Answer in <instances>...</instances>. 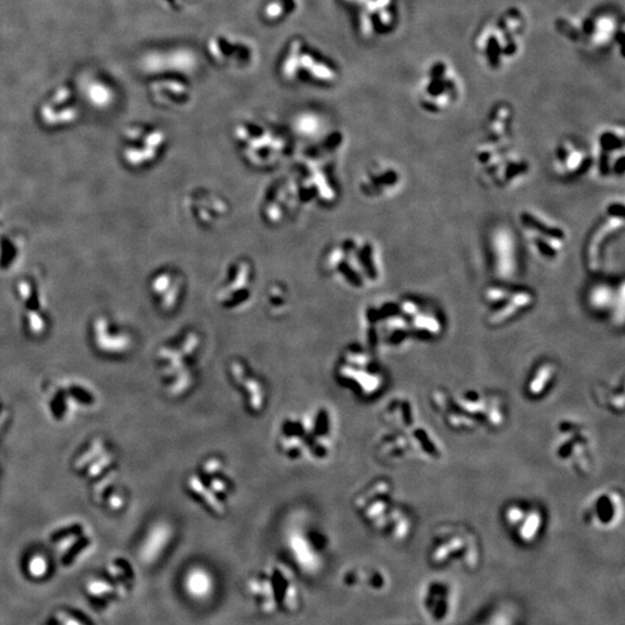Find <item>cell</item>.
I'll list each match as a JSON object with an SVG mask.
<instances>
[{
	"label": "cell",
	"instance_id": "cell-1",
	"mask_svg": "<svg viewBox=\"0 0 625 625\" xmlns=\"http://www.w3.org/2000/svg\"><path fill=\"white\" fill-rule=\"evenodd\" d=\"M341 421L335 406L325 402L288 412L277 421L273 443L285 461L310 467L328 464L337 453Z\"/></svg>",
	"mask_w": 625,
	"mask_h": 625
},
{
	"label": "cell",
	"instance_id": "cell-2",
	"mask_svg": "<svg viewBox=\"0 0 625 625\" xmlns=\"http://www.w3.org/2000/svg\"><path fill=\"white\" fill-rule=\"evenodd\" d=\"M430 403L446 427L458 434L498 430L508 421L504 399L480 388H436L431 393Z\"/></svg>",
	"mask_w": 625,
	"mask_h": 625
},
{
	"label": "cell",
	"instance_id": "cell-3",
	"mask_svg": "<svg viewBox=\"0 0 625 625\" xmlns=\"http://www.w3.org/2000/svg\"><path fill=\"white\" fill-rule=\"evenodd\" d=\"M204 336L186 327L168 338L155 352V366L162 389L172 399H184L196 389L201 375Z\"/></svg>",
	"mask_w": 625,
	"mask_h": 625
},
{
	"label": "cell",
	"instance_id": "cell-4",
	"mask_svg": "<svg viewBox=\"0 0 625 625\" xmlns=\"http://www.w3.org/2000/svg\"><path fill=\"white\" fill-rule=\"evenodd\" d=\"M321 266L332 282L352 291L371 288L382 275L375 242L362 236H347L332 242L323 253Z\"/></svg>",
	"mask_w": 625,
	"mask_h": 625
},
{
	"label": "cell",
	"instance_id": "cell-5",
	"mask_svg": "<svg viewBox=\"0 0 625 625\" xmlns=\"http://www.w3.org/2000/svg\"><path fill=\"white\" fill-rule=\"evenodd\" d=\"M352 506L360 520L390 539L402 541L411 532L414 518L388 478H375L362 486L353 497Z\"/></svg>",
	"mask_w": 625,
	"mask_h": 625
},
{
	"label": "cell",
	"instance_id": "cell-6",
	"mask_svg": "<svg viewBox=\"0 0 625 625\" xmlns=\"http://www.w3.org/2000/svg\"><path fill=\"white\" fill-rule=\"evenodd\" d=\"M187 495L214 518L226 517L236 499L238 483L221 455L209 454L190 469L184 480Z\"/></svg>",
	"mask_w": 625,
	"mask_h": 625
},
{
	"label": "cell",
	"instance_id": "cell-7",
	"mask_svg": "<svg viewBox=\"0 0 625 625\" xmlns=\"http://www.w3.org/2000/svg\"><path fill=\"white\" fill-rule=\"evenodd\" d=\"M336 384L362 401H371L387 387V373L374 351L362 345L350 344L340 352L334 364Z\"/></svg>",
	"mask_w": 625,
	"mask_h": 625
},
{
	"label": "cell",
	"instance_id": "cell-8",
	"mask_svg": "<svg viewBox=\"0 0 625 625\" xmlns=\"http://www.w3.org/2000/svg\"><path fill=\"white\" fill-rule=\"evenodd\" d=\"M233 142L246 164L255 169H273L291 153L284 131L262 120H242L232 129Z\"/></svg>",
	"mask_w": 625,
	"mask_h": 625
},
{
	"label": "cell",
	"instance_id": "cell-9",
	"mask_svg": "<svg viewBox=\"0 0 625 625\" xmlns=\"http://www.w3.org/2000/svg\"><path fill=\"white\" fill-rule=\"evenodd\" d=\"M374 453L386 464L406 461L438 462L443 456V443L436 434L418 423L404 430L396 427H381L374 438Z\"/></svg>",
	"mask_w": 625,
	"mask_h": 625
},
{
	"label": "cell",
	"instance_id": "cell-10",
	"mask_svg": "<svg viewBox=\"0 0 625 625\" xmlns=\"http://www.w3.org/2000/svg\"><path fill=\"white\" fill-rule=\"evenodd\" d=\"M551 455L569 473L586 478L597 467V443L591 429L574 417L560 418L551 436Z\"/></svg>",
	"mask_w": 625,
	"mask_h": 625
},
{
	"label": "cell",
	"instance_id": "cell-11",
	"mask_svg": "<svg viewBox=\"0 0 625 625\" xmlns=\"http://www.w3.org/2000/svg\"><path fill=\"white\" fill-rule=\"evenodd\" d=\"M278 73L288 84L319 87L334 86L341 77L336 64L301 36L288 41L279 61Z\"/></svg>",
	"mask_w": 625,
	"mask_h": 625
},
{
	"label": "cell",
	"instance_id": "cell-12",
	"mask_svg": "<svg viewBox=\"0 0 625 625\" xmlns=\"http://www.w3.org/2000/svg\"><path fill=\"white\" fill-rule=\"evenodd\" d=\"M169 145L164 127L146 122H133L123 127L118 140V158L124 167L147 171L158 164Z\"/></svg>",
	"mask_w": 625,
	"mask_h": 625
},
{
	"label": "cell",
	"instance_id": "cell-13",
	"mask_svg": "<svg viewBox=\"0 0 625 625\" xmlns=\"http://www.w3.org/2000/svg\"><path fill=\"white\" fill-rule=\"evenodd\" d=\"M12 294L25 332L34 338L43 337L51 323L49 301L43 275L29 270L13 282Z\"/></svg>",
	"mask_w": 625,
	"mask_h": 625
},
{
	"label": "cell",
	"instance_id": "cell-14",
	"mask_svg": "<svg viewBox=\"0 0 625 625\" xmlns=\"http://www.w3.org/2000/svg\"><path fill=\"white\" fill-rule=\"evenodd\" d=\"M256 290L254 262L246 256L229 261L220 275L214 291L218 307L229 314L245 312L251 307Z\"/></svg>",
	"mask_w": 625,
	"mask_h": 625
},
{
	"label": "cell",
	"instance_id": "cell-15",
	"mask_svg": "<svg viewBox=\"0 0 625 625\" xmlns=\"http://www.w3.org/2000/svg\"><path fill=\"white\" fill-rule=\"evenodd\" d=\"M204 51L212 64L229 71H251L260 61V50L255 41L232 31L211 34L205 41Z\"/></svg>",
	"mask_w": 625,
	"mask_h": 625
},
{
	"label": "cell",
	"instance_id": "cell-16",
	"mask_svg": "<svg viewBox=\"0 0 625 625\" xmlns=\"http://www.w3.org/2000/svg\"><path fill=\"white\" fill-rule=\"evenodd\" d=\"M225 373L245 411L254 417L263 415L270 402L269 386L263 375L241 357L229 360Z\"/></svg>",
	"mask_w": 625,
	"mask_h": 625
},
{
	"label": "cell",
	"instance_id": "cell-17",
	"mask_svg": "<svg viewBox=\"0 0 625 625\" xmlns=\"http://www.w3.org/2000/svg\"><path fill=\"white\" fill-rule=\"evenodd\" d=\"M286 542L288 550L301 567L312 571L321 567L328 539L305 514H297L290 521Z\"/></svg>",
	"mask_w": 625,
	"mask_h": 625
},
{
	"label": "cell",
	"instance_id": "cell-18",
	"mask_svg": "<svg viewBox=\"0 0 625 625\" xmlns=\"http://www.w3.org/2000/svg\"><path fill=\"white\" fill-rule=\"evenodd\" d=\"M354 18L358 34L375 40L390 34L397 22V0H341Z\"/></svg>",
	"mask_w": 625,
	"mask_h": 625
},
{
	"label": "cell",
	"instance_id": "cell-19",
	"mask_svg": "<svg viewBox=\"0 0 625 625\" xmlns=\"http://www.w3.org/2000/svg\"><path fill=\"white\" fill-rule=\"evenodd\" d=\"M486 322L493 327L508 325L534 306L535 294L528 288L493 285L486 288L483 297Z\"/></svg>",
	"mask_w": 625,
	"mask_h": 625
},
{
	"label": "cell",
	"instance_id": "cell-20",
	"mask_svg": "<svg viewBox=\"0 0 625 625\" xmlns=\"http://www.w3.org/2000/svg\"><path fill=\"white\" fill-rule=\"evenodd\" d=\"M460 81L451 66L445 63H434L427 68L419 84V103L429 112L448 110L458 99Z\"/></svg>",
	"mask_w": 625,
	"mask_h": 625
},
{
	"label": "cell",
	"instance_id": "cell-21",
	"mask_svg": "<svg viewBox=\"0 0 625 625\" xmlns=\"http://www.w3.org/2000/svg\"><path fill=\"white\" fill-rule=\"evenodd\" d=\"M305 205L294 174L282 175L270 183L261 203V216L268 225L279 226Z\"/></svg>",
	"mask_w": 625,
	"mask_h": 625
},
{
	"label": "cell",
	"instance_id": "cell-22",
	"mask_svg": "<svg viewBox=\"0 0 625 625\" xmlns=\"http://www.w3.org/2000/svg\"><path fill=\"white\" fill-rule=\"evenodd\" d=\"M81 103L75 90L62 85L50 92L38 105L36 118L48 131H63L80 121Z\"/></svg>",
	"mask_w": 625,
	"mask_h": 625
},
{
	"label": "cell",
	"instance_id": "cell-23",
	"mask_svg": "<svg viewBox=\"0 0 625 625\" xmlns=\"http://www.w3.org/2000/svg\"><path fill=\"white\" fill-rule=\"evenodd\" d=\"M500 519L518 541L530 545L541 537L548 518L539 503L515 499L504 505Z\"/></svg>",
	"mask_w": 625,
	"mask_h": 625
},
{
	"label": "cell",
	"instance_id": "cell-24",
	"mask_svg": "<svg viewBox=\"0 0 625 625\" xmlns=\"http://www.w3.org/2000/svg\"><path fill=\"white\" fill-rule=\"evenodd\" d=\"M183 209L192 223L205 229H216L231 216L229 199L219 192L199 187L183 199Z\"/></svg>",
	"mask_w": 625,
	"mask_h": 625
},
{
	"label": "cell",
	"instance_id": "cell-25",
	"mask_svg": "<svg viewBox=\"0 0 625 625\" xmlns=\"http://www.w3.org/2000/svg\"><path fill=\"white\" fill-rule=\"evenodd\" d=\"M582 518L593 530H615L624 519V495L611 486L597 490L582 506Z\"/></svg>",
	"mask_w": 625,
	"mask_h": 625
},
{
	"label": "cell",
	"instance_id": "cell-26",
	"mask_svg": "<svg viewBox=\"0 0 625 625\" xmlns=\"http://www.w3.org/2000/svg\"><path fill=\"white\" fill-rule=\"evenodd\" d=\"M147 292L155 308L164 315H171L180 310L186 298V277L175 266H160L149 275Z\"/></svg>",
	"mask_w": 625,
	"mask_h": 625
},
{
	"label": "cell",
	"instance_id": "cell-27",
	"mask_svg": "<svg viewBox=\"0 0 625 625\" xmlns=\"http://www.w3.org/2000/svg\"><path fill=\"white\" fill-rule=\"evenodd\" d=\"M90 332L94 347L103 354L124 356L130 352L135 345V336L130 329L107 312L94 316Z\"/></svg>",
	"mask_w": 625,
	"mask_h": 625
},
{
	"label": "cell",
	"instance_id": "cell-28",
	"mask_svg": "<svg viewBox=\"0 0 625 625\" xmlns=\"http://www.w3.org/2000/svg\"><path fill=\"white\" fill-rule=\"evenodd\" d=\"M154 105L169 110H182L194 101V88L188 78L181 75H154L147 86Z\"/></svg>",
	"mask_w": 625,
	"mask_h": 625
},
{
	"label": "cell",
	"instance_id": "cell-29",
	"mask_svg": "<svg viewBox=\"0 0 625 625\" xmlns=\"http://www.w3.org/2000/svg\"><path fill=\"white\" fill-rule=\"evenodd\" d=\"M146 65L153 75H181L188 78L199 68V59L194 50L187 47L159 50L147 57Z\"/></svg>",
	"mask_w": 625,
	"mask_h": 625
},
{
	"label": "cell",
	"instance_id": "cell-30",
	"mask_svg": "<svg viewBox=\"0 0 625 625\" xmlns=\"http://www.w3.org/2000/svg\"><path fill=\"white\" fill-rule=\"evenodd\" d=\"M402 177L395 166L386 162L369 164L358 179V190L369 199H382L393 195Z\"/></svg>",
	"mask_w": 625,
	"mask_h": 625
},
{
	"label": "cell",
	"instance_id": "cell-31",
	"mask_svg": "<svg viewBox=\"0 0 625 625\" xmlns=\"http://www.w3.org/2000/svg\"><path fill=\"white\" fill-rule=\"evenodd\" d=\"M599 173L604 177H621L624 173V133L623 129L609 127L599 133L597 140Z\"/></svg>",
	"mask_w": 625,
	"mask_h": 625
},
{
	"label": "cell",
	"instance_id": "cell-32",
	"mask_svg": "<svg viewBox=\"0 0 625 625\" xmlns=\"http://www.w3.org/2000/svg\"><path fill=\"white\" fill-rule=\"evenodd\" d=\"M560 378V367L551 359H541L532 366L523 381L522 393L530 401L548 397Z\"/></svg>",
	"mask_w": 625,
	"mask_h": 625
},
{
	"label": "cell",
	"instance_id": "cell-33",
	"mask_svg": "<svg viewBox=\"0 0 625 625\" xmlns=\"http://www.w3.org/2000/svg\"><path fill=\"white\" fill-rule=\"evenodd\" d=\"M27 254V238L21 231L0 227V275L14 273Z\"/></svg>",
	"mask_w": 625,
	"mask_h": 625
},
{
	"label": "cell",
	"instance_id": "cell-34",
	"mask_svg": "<svg viewBox=\"0 0 625 625\" xmlns=\"http://www.w3.org/2000/svg\"><path fill=\"white\" fill-rule=\"evenodd\" d=\"M382 426L411 429L419 423L418 409L411 397L395 395L384 403L380 411Z\"/></svg>",
	"mask_w": 625,
	"mask_h": 625
},
{
	"label": "cell",
	"instance_id": "cell-35",
	"mask_svg": "<svg viewBox=\"0 0 625 625\" xmlns=\"http://www.w3.org/2000/svg\"><path fill=\"white\" fill-rule=\"evenodd\" d=\"M591 164L589 153L572 140H563L556 147L555 166L562 177H579L587 171Z\"/></svg>",
	"mask_w": 625,
	"mask_h": 625
},
{
	"label": "cell",
	"instance_id": "cell-36",
	"mask_svg": "<svg viewBox=\"0 0 625 625\" xmlns=\"http://www.w3.org/2000/svg\"><path fill=\"white\" fill-rule=\"evenodd\" d=\"M593 397L597 406L604 409L611 415L622 416L624 414V380L619 378L601 381L593 388Z\"/></svg>",
	"mask_w": 625,
	"mask_h": 625
},
{
	"label": "cell",
	"instance_id": "cell-37",
	"mask_svg": "<svg viewBox=\"0 0 625 625\" xmlns=\"http://www.w3.org/2000/svg\"><path fill=\"white\" fill-rule=\"evenodd\" d=\"M174 530L167 521H157L146 532L140 547V557L146 562H154L164 554L173 540Z\"/></svg>",
	"mask_w": 625,
	"mask_h": 625
},
{
	"label": "cell",
	"instance_id": "cell-38",
	"mask_svg": "<svg viewBox=\"0 0 625 625\" xmlns=\"http://www.w3.org/2000/svg\"><path fill=\"white\" fill-rule=\"evenodd\" d=\"M81 98L96 110H105L114 105L116 94L110 85L99 78H85L81 85Z\"/></svg>",
	"mask_w": 625,
	"mask_h": 625
},
{
	"label": "cell",
	"instance_id": "cell-39",
	"mask_svg": "<svg viewBox=\"0 0 625 625\" xmlns=\"http://www.w3.org/2000/svg\"><path fill=\"white\" fill-rule=\"evenodd\" d=\"M303 6V0H264L261 14L264 21L278 25L299 14Z\"/></svg>",
	"mask_w": 625,
	"mask_h": 625
},
{
	"label": "cell",
	"instance_id": "cell-40",
	"mask_svg": "<svg viewBox=\"0 0 625 625\" xmlns=\"http://www.w3.org/2000/svg\"><path fill=\"white\" fill-rule=\"evenodd\" d=\"M264 305L266 312L273 317L285 315L292 305L291 291L282 282H273L266 288Z\"/></svg>",
	"mask_w": 625,
	"mask_h": 625
},
{
	"label": "cell",
	"instance_id": "cell-41",
	"mask_svg": "<svg viewBox=\"0 0 625 625\" xmlns=\"http://www.w3.org/2000/svg\"><path fill=\"white\" fill-rule=\"evenodd\" d=\"M295 132L303 138H317L327 127L325 116L315 110H303L294 116L292 122Z\"/></svg>",
	"mask_w": 625,
	"mask_h": 625
},
{
	"label": "cell",
	"instance_id": "cell-42",
	"mask_svg": "<svg viewBox=\"0 0 625 625\" xmlns=\"http://www.w3.org/2000/svg\"><path fill=\"white\" fill-rule=\"evenodd\" d=\"M512 112L508 105H497L491 112L488 129V140L491 142L503 144L508 140V133L511 130Z\"/></svg>",
	"mask_w": 625,
	"mask_h": 625
},
{
	"label": "cell",
	"instance_id": "cell-43",
	"mask_svg": "<svg viewBox=\"0 0 625 625\" xmlns=\"http://www.w3.org/2000/svg\"><path fill=\"white\" fill-rule=\"evenodd\" d=\"M187 589L195 597H205L210 593L214 586L212 577L204 567H192L186 577Z\"/></svg>",
	"mask_w": 625,
	"mask_h": 625
},
{
	"label": "cell",
	"instance_id": "cell-44",
	"mask_svg": "<svg viewBox=\"0 0 625 625\" xmlns=\"http://www.w3.org/2000/svg\"><path fill=\"white\" fill-rule=\"evenodd\" d=\"M206 0H157V3L168 12L186 14L201 6Z\"/></svg>",
	"mask_w": 625,
	"mask_h": 625
},
{
	"label": "cell",
	"instance_id": "cell-45",
	"mask_svg": "<svg viewBox=\"0 0 625 625\" xmlns=\"http://www.w3.org/2000/svg\"><path fill=\"white\" fill-rule=\"evenodd\" d=\"M31 565H34L33 567V572L43 573L44 569H46V563H44L43 558H34L33 562H31Z\"/></svg>",
	"mask_w": 625,
	"mask_h": 625
},
{
	"label": "cell",
	"instance_id": "cell-46",
	"mask_svg": "<svg viewBox=\"0 0 625 625\" xmlns=\"http://www.w3.org/2000/svg\"><path fill=\"white\" fill-rule=\"evenodd\" d=\"M4 226V205L0 201V227Z\"/></svg>",
	"mask_w": 625,
	"mask_h": 625
}]
</instances>
